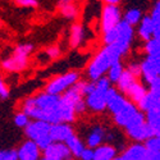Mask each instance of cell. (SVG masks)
<instances>
[{
  "label": "cell",
  "instance_id": "cell-1",
  "mask_svg": "<svg viewBox=\"0 0 160 160\" xmlns=\"http://www.w3.org/2000/svg\"><path fill=\"white\" fill-rule=\"evenodd\" d=\"M21 110L30 119L44 121L50 124L60 122V96H55L42 91L35 96H30L22 101Z\"/></svg>",
  "mask_w": 160,
  "mask_h": 160
},
{
  "label": "cell",
  "instance_id": "cell-2",
  "mask_svg": "<svg viewBox=\"0 0 160 160\" xmlns=\"http://www.w3.org/2000/svg\"><path fill=\"white\" fill-rule=\"evenodd\" d=\"M122 58L123 57L114 49V46L112 45L102 46L101 49L98 50V52L92 57V59L87 64L86 68L87 79L96 81V79L101 77H105L110 65L117 60H122Z\"/></svg>",
  "mask_w": 160,
  "mask_h": 160
},
{
  "label": "cell",
  "instance_id": "cell-3",
  "mask_svg": "<svg viewBox=\"0 0 160 160\" xmlns=\"http://www.w3.org/2000/svg\"><path fill=\"white\" fill-rule=\"evenodd\" d=\"M123 13L119 5H104L100 14V31H101V41L104 46L113 45L117 35L118 26L122 22Z\"/></svg>",
  "mask_w": 160,
  "mask_h": 160
},
{
  "label": "cell",
  "instance_id": "cell-4",
  "mask_svg": "<svg viewBox=\"0 0 160 160\" xmlns=\"http://www.w3.org/2000/svg\"><path fill=\"white\" fill-rule=\"evenodd\" d=\"M33 51V44L22 42L18 44L12 52L0 62L2 69L8 73H19L23 72L28 67L30 57Z\"/></svg>",
  "mask_w": 160,
  "mask_h": 160
},
{
  "label": "cell",
  "instance_id": "cell-5",
  "mask_svg": "<svg viewBox=\"0 0 160 160\" xmlns=\"http://www.w3.org/2000/svg\"><path fill=\"white\" fill-rule=\"evenodd\" d=\"M79 79H81V76H79L77 71L65 72L59 76L52 77L46 83L44 91L55 96H62L65 91H68L71 87H73Z\"/></svg>",
  "mask_w": 160,
  "mask_h": 160
},
{
  "label": "cell",
  "instance_id": "cell-6",
  "mask_svg": "<svg viewBox=\"0 0 160 160\" xmlns=\"http://www.w3.org/2000/svg\"><path fill=\"white\" fill-rule=\"evenodd\" d=\"M133 40H135V27H132V26L122 21L118 26V35L112 46H114V49L119 54L124 57L129 51Z\"/></svg>",
  "mask_w": 160,
  "mask_h": 160
},
{
  "label": "cell",
  "instance_id": "cell-7",
  "mask_svg": "<svg viewBox=\"0 0 160 160\" xmlns=\"http://www.w3.org/2000/svg\"><path fill=\"white\" fill-rule=\"evenodd\" d=\"M50 123L44 122V121H36V119H31L27 127L24 128V135L27 140L37 141L44 136H48L50 133Z\"/></svg>",
  "mask_w": 160,
  "mask_h": 160
},
{
  "label": "cell",
  "instance_id": "cell-8",
  "mask_svg": "<svg viewBox=\"0 0 160 160\" xmlns=\"http://www.w3.org/2000/svg\"><path fill=\"white\" fill-rule=\"evenodd\" d=\"M16 151L18 160H40L42 156V151L32 140L23 141Z\"/></svg>",
  "mask_w": 160,
  "mask_h": 160
},
{
  "label": "cell",
  "instance_id": "cell-9",
  "mask_svg": "<svg viewBox=\"0 0 160 160\" xmlns=\"http://www.w3.org/2000/svg\"><path fill=\"white\" fill-rule=\"evenodd\" d=\"M128 101L129 100L124 95H122L115 87L112 86L108 91V95H106V110L112 115H114L118 112H121Z\"/></svg>",
  "mask_w": 160,
  "mask_h": 160
},
{
  "label": "cell",
  "instance_id": "cell-10",
  "mask_svg": "<svg viewBox=\"0 0 160 160\" xmlns=\"http://www.w3.org/2000/svg\"><path fill=\"white\" fill-rule=\"evenodd\" d=\"M106 129L104 126L101 124H95L92 126L87 132H86V136H85V145L86 148L90 149H96L98 146L105 143V137H106Z\"/></svg>",
  "mask_w": 160,
  "mask_h": 160
},
{
  "label": "cell",
  "instance_id": "cell-11",
  "mask_svg": "<svg viewBox=\"0 0 160 160\" xmlns=\"http://www.w3.org/2000/svg\"><path fill=\"white\" fill-rule=\"evenodd\" d=\"M50 137L54 142H67L73 135H76L74 128L69 123H55L50 126Z\"/></svg>",
  "mask_w": 160,
  "mask_h": 160
},
{
  "label": "cell",
  "instance_id": "cell-12",
  "mask_svg": "<svg viewBox=\"0 0 160 160\" xmlns=\"http://www.w3.org/2000/svg\"><path fill=\"white\" fill-rule=\"evenodd\" d=\"M124 132L129 140H132L133 142H141V143H145L149 138H151L154 136L152 129L149 127V124L146 122L137 124L132 128H128Z\"/></svg>",
  "mask_w": 160,
  "mask_h": 160
},
{
  "label": "cell",
  "instance_id": "cell-13",
  "mask_svg": "<svg viewBox=\"0 0 160 160\" xmlns=\"http://www.w3.org/2000/svg\"><path fill=\"white\" fill-rule=\"evenodd\" d=\"M145 119L149 127L152 129L154 136L160 135V96L152 102V105L145 112Z\"/></svg>",
  "mask_w": 160,
  "mask_h": 160
},
{
  "label": "cell",
  "instance_id": "cell-14",
  "mask_svg": "<svg viewBox=\"0 0 160 160\" xmlns=\"http://www.w3.org/2000/svg\"><path fill=\"white\" fill-rule=\"evenodd\" d=\"M42 154L44 156L52 158L55 160H71L72 159L71 151L64 142H51L42 151Z\"/></svg>",
  "mask_w": 160,
  "mask_h": 160
},
{
  "label": "cell",
  "instance_id": "cell-15",
  "mask_svg": "<svg viewBox=\"0 0 160 160\" xmlns=\"http://www.w3.org/2000/svg\"><path fill=\"white\" fill-rule=\"evenodd\" d=\"M148 154H149V150L146 149V146L143 143L133 142L123 150V152L119 155V158H121V160H145Z\"/></svg>",
  "mask_w": 160,
  "mask_h": 160
},
{
  "label": "cell",
  "instance_id": "cell-16",
  "mask_svg": "<svg viewBox=\"0 0 160 160\" xmlns=\"http://www.w3.org/2000/svg\"><path fill=\"white\" fill-rule=\"evenodd\" d=\"M69 46L73 49L79 48L86 40V31L81 23H73L69 28Z\"/></svg>",
  "mask_w": 160,
  "mask_h": 160
},
{
  "label": "cell",
  "instance_id": "cell-17",
  "mask_svg": "<svg viewBox=\"0 0 160 160\" xmlns=\"http://www.w3.org/2000/svg\"><path fill=\"white\" fill-rule=\"evenodd\" d=\"M137 37L143 42L154 37V24L150 16H143L137 24Z\"/></svg>",
  "mask_w": 160,
  "mask_h": 160
},
{
  "label": "cell",
  "instance_id": "cell-18",
  "mask_svg": "<svg viewBox=\"0 0 160 160\" xmlns=\"http://www.w3.org/2000/svg\"><path fill=\"white\" fill-rule=\"evenodd\" d=\"M146 94H148V87L145 86V83H143L142 81L137 79V81L128 88V91L124 94V96H126L129 101H132L133 104L137 105V104L142 100V98H143Z\"/></svg>",
  "mask_w": 160,
  "mask_h": 160
},
{
  "label": "cell",
  "instance_id": "cell-19",
  "mask_svg": "<svg viewBox=\"0 0 160 160\" xmlns=\"http://www.w3.org/2000/svg\"><path fill=\"white\" fill-rule=\"evenodd\" d=\"M118 156V149L114 145L102 143L94 149V160H113Z\"/></svg>",
  "mask_w": 160,
  "mask_h": 160
},
{
  "label": "cell",
  "instance_id": "cell-20",
  "mask_svg": "<svg viewBox=\"0 0 160 160\" xmlns=\"http://www.w3.org/2000/svg\"><path fill=\"white\" fill-rule=\"evenodd\" d=\"M138 79V77H136V76H133L131 72H128L126 68H124V72L122 73V76L119 77V79L117 81V83H115V88L121 92L122 95H124L126 92L128 91V88L135 83L136 81Z\"/></svg>",
  "mask_w": 160,
  "mask_h": 160
},
{
  "label": "cell",
  "instance_id": "cell-21",
  "mask_svg": "<svg viewBox=\"0 0 160 160\" xmlns=\"http://www.w3.org/2000/svg\"><path fill=\"white\" fill-rule=\"evenodd\" d=\"M65 145H67V148L69 149L71 155H72L73 158H77V159L79 158L81 152H82L83 149L86 148V145H85L83 140L79 137V136H77V135H73L68 141L65 142Z\"/></svg>",
  "mask_w": 160,
  "mask_h": 160
},
{
  "label": "cell",
  "instance_id": "cell-22",
  "mask_svg": "<svg viewBox=\"0 0 160 160\" xmlns=\"http://www.w3.org/2000/svg\"><path fill=\"white\" fill-rule=\"evenodd\" d=\"M142 17H143V14H142L141 9H138V8H129V9H127L123 13L122 21L126 22L127 24L132 26V27H136V26L140 23V21L142 19Z\"/></svg>",
  "mask_w": 160,
  "mask_h": 160
},
{
  "label": "cell",
  "instance_id": "cell-23",
  "mask_svg": "<svg viewBox=\"0 0 160 160\" xmlns=\"http://www.w3.org/2000/svg\"><path fill=\"white\" fill-rule=\"evenodd\" d=\"M143 51L146 57L160 58V38L152 37L149 41L143 42Z\"/></svg>",
  "mask_w": 160,
  "mask_h": 160
},
{
  "label": "cell",
  "instance_id": "cell-24",
  "mask_svg": "<svg viewBox=\"0 0 160 160\" xmlns=\"http://www.w3.org/2000/svg\"><path fill=\"white\" fill-rule=\"evenodd\" d=\"M123 72H124V65H123L122 60H117L110 65V68L108 69V72H106L105 77L109 79V82L112 85H115Z\"/></svg>",
  "mask_w": 160,
  "mask_h": 160
},
{
  "label": "cell",
  "instance_id": "cell-25",
  "mask_svg": "<svg viewBox=\"0 0 160 160\" xmlns=\"http://www.w3.org/2000/svg\"><path fill=\"white\" fill-rule=\"evenodd\" d=\"M149 16L154 24V37L160 38V0L155 2Z\"/></svg>",
  "mask_w": 160,
  "mask_h": 160
},
{
  "label": "cell",
  "instance_id": "cell-26",
  "mask_svg": "<svg viewBox=\"0 0 160 160\" xmlns=\"http://www.w3.org/2000/svg\"><path fill=\"white\" fill-rule=\"evenodd\" d=\"M59 12L65 19H69V21H74L78 17V7L76 3L59 8Z\"/></svg>",
  "mask_w": 160,
  "mask_h": 160
},
{
  "label": "cell",
  "instance_id": "cell-27",
  "mask_svg": "<svg viewBox=\"0 0 160 160\" xmlns=\"http://www.w3.org/2000/svg\"><path fill=\"white\" fill-rule=\"evenodd\" d=\"M62 55L60 48L58 45H51L49 48L45 49V51H42L41 54H38V57H41L42 59L45 58L46 60H55Z\"/></svg>",
  "mask_w": 160,
  "mask_h": 160
},
{
  "label": "cell",
  "instance_id": "cell-28",
  "mask_svg": "<svg viewBox=\"0 0 160 160\" xmlns=\"http://www.w3.org/2000/svg\"><path fill=\"white\" fill-rule=\"evenodd\" d=\"M30 121H31L30 117L26 114V113H23L22 110L17 112L14 114V117H13V123L16 124V127L22 128V129H24L26 127H27V124L30 123Z\"/></svg>",
  "mask_w": 160,
  "mask_h": 160
},
{
  "label": "cell",
  "instance_id": "cell-29",
  "mask_svg": "<svg viewBox=\"0 0 160 160\" xmlns=\"http://www.w3.org/2000/svg\"><path fill=\"white\" fill-rule=\"evenodd\" d=\"M146 146V149L151 152H156L160 154V135H155L151 138H149L143 143Z\"/></svg>",
  "mask_w": 160,
  "mask_h": 160
},
{
  "label": "cell",
  "instance_id": "cell-30",
  "mask_svg": "<svg viewBox=\"0 0 160 160\" xmlns=\"http://www.w3.org/2000/svg\"><path fill=\"white\" fill-rule=\"evenodd\" d=\"M0 160H18L17 151L14 149H4L0 150Z\"/></svg>",
  "mask_w": 160,
  "mask_h": 160
},
{
  "label": "cell",
  "instance_id": "cell-31",
  "mask_svg": "<svg viewBox=\"0 0 160 160\" xmlns=\"http://www.w3.org/2000/svg\"><path fill=\"white\" fill-rule=\"evenodd\" d=\"M14 3L21 8L33 9L38 7V0H14Z\"/></svg>",
  "mask_w": 160,
  "mask_h": 160
},
{
  "label": "cell",
  "instance_id": "cell-32",
  "mask_svg": "<svg viewBox=\"0 0 160 160\" xmlns=\"http://www.w3.org/2000/svg\"><path fill=\"white\" fill-rule=\"evenodd\" d=\"M9 95H10V91H9V87L8 85L4 82V79L0 76V100H7L9 99Z\"/></svg>",
  "mask_w": 160,
  "mask_h": 160
},
{
  "label": "cell",
  "instance_id": "cell-33",
  "mask_svg": "<svg viewBox=\"0 0 160 160\" xmlns=\"http://www.w3.org/2000/svg\"><path fill=\"white\" fill-rule=\"evenodd\" d=\"M126 69L128 72H131L133 76H136L140 78V74H141V65L138 62H131L127 67H126Z\"/></svg>",
  "mask_w": 160,
  "mask_h": 160
},
{
  "label": "cell",
  "instance_id": "cell-34",
  "mask_svg": "<svg viewBox=\"0 0 160 160\" xmlns=\"http://www.w3.org/2000/svg\"><path fill=\"white\" fill-rule=\"evenodd\" d=\"M35 142H36V145L40 148V150L44 151V150L48 148V146H49L51 142H54V141L51 140L50 135H48V136H44V137H41V138H38V140H37V141H35Z\"/></svg>",
  "mask_w": 160,
  "mask_h": 160
},
{
  "label": "cell",
  "instance_id": "cell-35",
  "mask_svg": "<svg viewBox=\"0 0 160 160\" xmlns=\"http://www.w3.org/2000/svg\"><path fill=\"white\" fill-rule=\"evenodd\" d=\"M78 159L79 160H94V149L85 148Z\"/></svg>",
  "mask_w": 160,
  "mask_h": 160
},
{
  "label": "cell",
  "instance_id": "cell-36",
  "mask_svg": "<svg viewBox=\"0 0 160 160\" xmlns=\"http://www.w3.org/2000/svg\"><path fill=\"white\" fill-rule=\"evenodd\" d=\"M145 160H160V154L149 151V154H148V156L145 158Z\"/></svg>",
  "mask_w": 160,
  "mask_h": 160
},
{
  "label": "cell",
  "instance_id": "cell-37",
  "mask_svg": "<svg viewBox=\"0 0 160 160\" xmlns=\"http://www.w3.org/2000/svg\"><path fill=\"white\" fill-rule=\"evenodd\" d=\"M73 3H76V0H58L57 5H58V8H62V7H64V5L73 4Z\"/></svg>",
  "mask_w": 160,
  "mask_h": 160
},
{
  "label": "cell",
  "instance_id": "cell-38",
  "mask_svg": "<svg viewBox=\"0 0 160 160\" xmlns=\"http://www.w3.org/2000/svg\"><path fill=\"white\" fill-rule=\"evenodd\" d=\"M105 5H119L121 0H101Z\"/></svg>",
  "mask_w": 160,
  "mask_h": 160
},
{
  "label": "cell",
  "instance_id": "cell-39",
  "mask_svg": "<svg viewBox=\"0 0 160 160\" xmlns=\"http://www.w3.org/2000/svg\"><path fill=\"white\" fill-rule=\"evenodd\" d=\"M40 160H55V159H52V158H48V156H44V155H42Z\"/></svg>",
  "mask_w": 160,
  "mask_h": 160
},
{
  "label": "cell",
  "instance_id": "cell-40",
  "mask_svg": "<svg viewBox=\"0 0 160 160\" xmlns=\"http://www.w3.org/2000/svg\"><path fill=\"white\" fill-rule=\"evenodd\" d=\"M113 160H121V158H119V155H118V156H117V158H114Z\"/></svg>",
  "mask_w": 160,
  "mask_h": 160
}]
</instances>
